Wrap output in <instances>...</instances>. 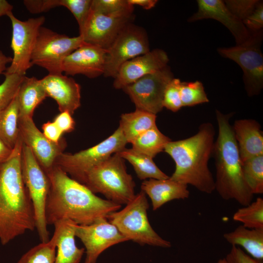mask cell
<instances>
[{
    "label": "cell",
    "mask_w": 263,
    "mask_h": 263,
    "mask_svg": "<svg viewBox=\"0 0 263 263\" xmlns=\"http://www.w3.org/2000/svg\"><path fill=\"white\" fill-rule=\"evenodd\" d=\"M17 97L19 116L33 117L37 107L47 96L40 79L24 76L19 87Z\"/></svg>",
    "instance_id": "d4e9b609"
},
{
    "label": "cell",
    "mask_w": 263,
    "mask_h": 263,
    "mask_svg": "<svg viewBox=\"0 0 263 263\" xmlns=\"http://www.w3.org/2000/svg\"><path fill=\"white\" fill-rule=\"evenodd\" d=\"M22 144L20 137L10 157L0 165V242L2 245L36 228L33 206L21 174Z\"/></svg>",
    "instance_id": "7a4b0ae2"
},
{
    "label": "cell",
    "mask_w": 263,
    "mask_h": 263,
    "mask_svg": "<svg viewBox=\"0 0 263 263\" xmlns=\"http://www.w3.org/2000/svg\"><path fill=\"white\" fill-rule=\"evenodd\" d=\"M106 50L103 75L114 78L122 64L150 51L147 33L141 27L131 22Z\"/></svg>",
    "instance_id": "7c38bea8"
},
{
    "label": "cell",
    "mask_w": 263,
    "mask_h": 263,
    "mask_svg": "<svg viewBox=\"0 0 263 263\" xmlns=\"http://www.w3.org/2000/svg\"><path fill=\"white\" fill-rule=\"evenodd\" d=\"M92 0H60V6L68 9L75 18L81 30L91 11Z\"/></svg>",
    "instance_id": "d590c367"
},
{
    "label": "cell",
    "mask_w": 263,
    "mask_h": 263,
    "mask_svg": "<svg viewBox=\"0 0 263 263\" xmlns=\"http://www.w3.org/2000/svg\"><path fill=\"white\" fill-rule=\"evenodd\" d=\"M224 239L232 245L242 247L252 258L263 260V228H249L243 225L224 234Z\"/></svg>",
    "instance_id": "cb8c5ba5"
},
{
    "label": "cell",
    "mask_w": 263,
    "mask_h": 263,
    "mask_svg": "<svg viewBox=\"0 0 263 263\" xmlns=\"http://www.w3.org/2000/svg\"><path fill=\"white\" fill-rule=\"evenodd\" d=\"M19 119L17 94L9 105L0 113V139L12 150L20 138Z\"/></svg>",
    "instance_id": "83f0119b"
},
{
    "label": "cell",
    "mask_w": 263,
    "mask_h": 263,
    "mask_svg": "<svg viewBox=\"0 0 263 263\" xmlns=\"http://www.w3.org/2000/svg\"><path fill=\"white\" fill-rule=\"evenodd\" d=\"M127 143L119 127L109 137L98 144L75 153H62L55 165L73 179L84 184L86 175L94 167L125 148Z\"/></svg>",
    "instance_id": "52a82bcc"
},
{
    "label": "cell",
    "mask_w": 263,
    "mask_h": 263,
    "mask_svg": "<svg viewBox=\"0 0 263 263\" xmlns=\"http://www.w3.org/2000/svg\"><path fill=\"white\" fill-rule=\"evenodd\" d=\"M198 10L188 19L189 22L211 19L223 24L234 37L236 45L244 41L250 32L243 22L237 18L222 0H198Z\"/></svg>",
    "instance_id": "ffe728a7"
},
{
    "label": "cell",
    "mask_w": 263,
    "mask_h": 263,
    "mask_svg": "<svg viewBox=\"0 0 263 263\" xmlns=\"http://www.w3.org/2000/svg\"><path fill=\"white\" fill-rule=\"evenodd\" d=\"M12 57L5 56L3 52L0 50V75L3 74L6 70V65L9 63H11Z\"/></svg>",
    "instance_id": "7dc6e473"
},
{
    "label": "cell",
    "mask_w": 263,
    "mask_h": 263,
    "mask_svg": "<svg viewBox=\"0 0 263 263\" xmlns=\"http://www.w3.org/2000/svg\"><path fill=\"white\" fill-rule=\"evenodd\" d=\"M43 133L51 141L58 143L62 140V132L54 122L48 121L42 126Z\"/></svg>",
    "instance_id": "7bdbcfd3"
},
{
    "label": "cell",
    "mask_w": 263,
    "mask_h": 263,
    "mask_svg": "<svg viewBox=\"0 0 263 263\" xmlns=\"http://www.w3.org/2000/svg\"><path fill=\"white\" fill-rule=\"evenodd\" d=\"M181 80L173 78L167 85L164 94L163 107L173 112L178 111L183 107L180 96Z\"/></svg>",
    "instance_id": "8d00e7d4"
},
{
    "label": "cell",
    "mask_w": 263,
    "mask_h": 263,
    "mask_svg": "<svg viewBox=\"0 0 263 263\" xmlns=\"http://www.w3.org/2000/svg\"><path fill=\"white\" fill-rule=\"evenodd\" d=\"M133 19V13L104 15L91 9L86 23L79 30V36L84 42L107 50Z\"/></svg>",
    "instance_id": "9a60e30c"
},
{
    "label": "cell",
    "mask_w": 263,
    "mask_h": 263,
    "mask_svg": "<svg viewBox=\"0 0 263 263\" xmlns=\"http://www.w3.org/2000/svg\"><path fill=\"white\" fill-rule=\"evenodd\" d=\"M234 221L249 228H263V199L258 197L239 208L233 214Z\"/></svg>",
    "instance_id": "f546056e"
},
{
    "label": "cell",
    "mask_w": 263,
    "mask_h": 263,
    "mask_svg": "<svg viewBox=\"0 0 263 263\" xmlns=\"http://www.w3.org/2000/svg\"><path fill=\"white\" fill-rule=\"evenodd\" d=\"M232 128L242 163L263 155V133L260 124L256 120H236Z\"/></svg>",
    "instance_id": "44dd1931"
},
{
    "label": "cell",
    "mask_w": 263,
    "mask_h": 263,
    "mask_svg": "<svg viewBox=\"0 0 263 263\" xmlns=\"http://www.w3.org/2000/svg\"><path fill=\"white\" fill-rule=\"evenodd\" d=\"M56 239L54 235L49 241L34 246L19 259L17 263H54Z\"/></svg>",
    "instance_id": "1f68e13d"
},
{
    "label": "cell",
    "mask_w": 263,
    "mask_h": 263,
    "mask_svg": "<svg viewBox=\"0 0 263 263\" xmlns=\"http://www.w3.org/2000/svg\"><path fill=\"white\" fill-rule=\"evenodd\" d=\"M7 16L12 27L11 48L13 57L9 67L3 74H17L25 75L27 71L33 65L31 57L39 29L45 20L44 16L30 18L25 21L17 19L11 13Z\"/></svg>",
    "instance_id": "8fae6325"
},
{
    "label": "cell",
    "mask_w": 263,
    "mask_h": 263,
    "mask_svg": "<svg viewBox=\"0 0 263 263\" xmlns=\"http://www.w3.org/2000/svg\"><path fill=\"white\" fill-rule=\"evenodd\" d=\"M174 78L170 68L148 74L127 85L122 90L129 96L136 109L156 115L163 109L165 89Z\"/></svg>",
    "instance_id": "4fadbf2b"
},
{
    "label": "cell",
    "mask_w": 263,
    "mask_h": 263,
    "mask_svg": "<svg viewBox=\"0 0 263 263\" xmlns=\"http://www.w3.org/2000/svg\"><path fill=\"white\" fill-rule=\"evenodd\" d=\"M70 220L60 221L54 225L56 239V255L54 263H79L84 248L77 246L75 241V226Z\"/></svg>",
    "instance_id": "603a6c76"
},
{
    "label": "cell",
    "mask_w": 263,
    "mask_h": 263,
    "mask_svg": "<svg viewBox=\"0 0 263 263\" xmlns=\"http://www.w3.org/2000/svg\"><path fill=\"white\" fill-rule=\"evenodd\" d=\"M226 263H262L246 254L241 247L232 245V247L225 258Z\"/></svg>",
    "instance_id": "60d3db41"
},
{
    "label": "cell",
    "mask_w": 263,
    "mask_h": 263,
    "mask_svg": "<svg viewBox=\"0 0 263 263\" xmlns=\"http://www.w3.org/2000/svg\"><path fill=\"white\" fill-rule=\"evenodd\" d=\"M180 96L183 107L193 106L209 102L203 84L198 80L181 82Z\"/></svg>",
    "instance_id": "d6a6232c"
},
{
    "label": "cell",
    "mask_w": 263,
    "mask_h": 263,
    "mask_svg": "<svg viewBox=\"0 0 263 263\" xmlns=\"http://www.w3.org/2000/svg\"><path fill=\"white\" fill-rule=\"evenodd\" d=\"M107 50L84 42L64 59L63 72L66 75L82 74L91 78L103 75Z\"/></svg>",
    "instance_id": "ac0fdd59"
},
{
    "label": "cell",
    "mask_w": 263,
    "mask_h": 263,
    "mask_svg": "<svg viewBox=\"0 0 263 263\" xmlns=\"http://www.w3.org/2000/svg\"><path fill=\"white\" fill-rule=\"evenodd\" d=\"M91 9L104 15L133 13L134 6L128 0H92Z\"/></svg>",
    "instance_id": "836d02e7"
},
{
    "label": "cell",
    "mask_w": 263,
    "mask_h": 263,
    "mask_svg": "<svg viewBox=\"0 0 263 263\" xmlns=\"http://www.w3.org/2000/svg\"><path fill=\"white\" fill-rule=\"evenodd\" d=\"M149 208L146 194L141 190L124 208L110 213L107 219L128 241L141 245L170 247L171 243L159 236L150 224Z\"/></svg>",
    "instance_id": "8992f818"
},
{
    "label": "cell",
    "mask_w": 263,
    "mask_h": 263,
    "mask_svg": "<svg viewBox=\"0 0 263 263\" xmlns=\"http://www.w3.org/2000/svg\"><path fill=\"white\" fill-rule=\"evenodd\" d=\"M84 185L93 193L107 200L126 205L135 196V184L127 171L125 159L118 153L94 167L87 173Z\"/></svg>",
    "instance_id": "5b68a950"
},
{
    "label": "cell",
    "mask_w": 263,
    "mask_h": 263,
    "mask_svg": "<svg viewBox=\"0 0 263 263\" xmlns=\"http://www.w3.org/2000/svg\"><path fill=\"white\" fill-rule=\"evenodd\" d=\"M244 180L254 194L263 193V155H259L242 163Z\"/></svg>",
    "instance_id": "4dcf8cb0"
},
{
    "label": "cell",
    "mask_w": 263,
    "mask_h": 263,
    "mask_svg": "<svg viewBox=\"0 0 263 263\" xmlns=\"http://www.w3.org/2000/svg\"><path fill=\"white\" fill-rule=\"evenodd\" d=\"M46 173L50 183L45 207L47 225L66 220L78 225H88L98 219L107 218L110 213L121 207L96 196L56 165Z\"/></svg>",
    "instance_id": "6da1fadb"
},
{
    "label": "cell",
    "mask_w": 263,
    "mask_h": 263,
    "mask_svg": "<svg viewBox=\"0 0 263 263\" xmlns=\"http://www.w3.org/2000/svg\"><path fill=\"white\" fill-rule=\"evenodd\" d=\"M224 2L229 11L242 22L255 10L259 0H226Z\"/></svg>",
    "instance_id": "74e56055"
},
{
    "label": "cell",
    "mask_w": 263,
    "mask_h": 263,
    "mask_svg": "<svg viewBox=\"0 0 263 263\" xmlns=\"http://www.w3.org/2000/svg\"><path fill=\"white\" fill-rule=\"evenodd\" d=\"M19 128L20 137L23 144L31 150L45 172L55 164L58 156L66 146L64 139L58 143L47 139L37 127L33 117L19 116Z\"/></svg>",
    "instance_id": "2e32d148"
},
{
    "label": "cell",
    "mask_w": 263,
    "mask_h": 263,
    "mask_svg": "<svg viewBox=\"0 0 263 263\" xmlns=\"http://www.w3.org/2000/svg\"><path fill=\"white\" fill-rule=\"evenodd\" d=\"M24 76L17 74L5 75L4 80L0 84V113L17 94Z\"/></svg>",
    "instance_id": "e575fe53"
},
{
    "label": "cell",
    "mask_w": 263,
    "mask_h": 263,
    "mask_svg": "<svg viewBox=\"0 0 263 263\" xmlns=\"http://www.w3.org/2000/svg\"><path fill=\"white\" fill-rule=\"evenodd\" d=\"M217 263H226L225 258L221 259L218 260Z\"/></svg>",
    "instance_id": "c3c4849f"
},
{
    "label": "cell",
    "mask_w": 263,
    "mask_h": 263,
    "mask_svg": "<svg viewBox=\"0 0 263 263\" xmlns=\"http://www.w3.org/2000/svg\"><path fill=\"white\" fill-rule=\"evenodd\" d=\"M243 24L250 32L263 30V2L260 0L254 12L243 21Z\"/></svg>",
    "instance_id": "ab89813d"
},
{
    "label": "cell",
    "mask_w": 263,
    "mask_h": 263,
    "mask_svg": "<svg viewBox=\"0 0 263 263\" xmlns=\"http://www.w3.org/2000/svg\"><path fill=\"white\" fill-rule=\"evenodd\" d=\"M40 82L47 97L54 99L60 112L73 115L81 105V87L71 77L60 74H48Z\"/></svg>",
    "instance_id": "d6986e66"
},
{
    "label": "cell",
    "mask_w": 263,
    "mask_h": 263,
    "mask_svg": "<svg viewBox=\"0 0 263 263\" xmlns=\"http://www.w3.org/2000/svg\"><path fill=\"white\" fill-rule=\"evenodd\" d=\"M156 115L136 109L120 116L119 127L127 143H132L147 130L156 126Z\"/></svg>",
    "instance_id": "484cf974"
},
{
    "label": "cell",
    "mask_w": 263,
    "mask_h": 263,
    "mask_svg": "<svg viewBox=\"0 0 263 263\" xmlns=\"http://www.w3.org/2000/svg\"><path fill=\"white\" fill-rule=\"evenodd\" d=\"M215 134L213 125L206 122L200 126L193 136L169 142L164 151L175 164V170L169 178L191 185L205 193L215 191V180L208 166L213 152Z\"/></svg>",
    "instance_id": "3957f363"
},
{
    "label": "cell",
    "mask_w": 263,
    "mask_h": 263,
    "mask_svg": "<svg viewBox=\"0 0 263 263\" xmlns=\"http://www.w3.org/2000/svg\"><path fill=\"white\" fill-rule=\"evenodd\" d=\"M21 170L23 180L31 200L35 216L36 228L41 242L49 240L45 218V207L49 190L48 177L31 150L22 144Z\"/></svg>",
    "instance_id": "9c48e42d"
},
{
    "label": "cell",
    "mask_w": 263,
    "mask_h": 263,
    "mask_svg": "<svg viewBox=\"0 0 263 263\" xmlns=\"http://www.w3.org/2000/svg\"><path fill=\"white\" fill-rule=\"evenodd\" d=\"M171 141L156 126L137 137L132 143V149L153 158L164 151L166 145Z\"/></svg>",
    "instance_id": "f1b7e54d"
},
{
    "label": "cell",
    "mask_w": 263,
    "mask_h": 263,
    "mask_svg": "<svg viewBox=\"0 0 263 263\" xmlns=\"http://www.w3.org/2000/svg\"><path fill=\"white\" fill-rule=\"evenodd\" d=\"M128 2L134 6L137 5L146 10H149L155 6L157 3L156 0H128Z\"/></svg>",
    "instance_id": "f6af8a7d"
},
{
    "label": "cell",
    "mask_w": 263,
    "mask_h": 263,
    "mask_svg": "<svg viewBox=\"0 0 263 263\" xmlns=\"http://www.w3.org/2000/svg\"><path fill=\"white\" fill-rule=\"evenodd\" d=\"M218 134L213 154L216 167L215 190L224 200H234L243 206L252 202L254 194L244 177L238 144L229 120L233 113L216 110Z\"/></svg>",
    "instance_id": "277c9868"
},
{
    "label": "cell",
    "mask_w": 263,
    "mask_h": 263,
    "mask_svg": "<svg viewBox=\"0 0 263 263\" xmlns=\"http://www.w3.org/2000/svg\"><path fill=\"white\" fill-rule=\"evenodd\" d=\"M23 2L28 11L32 14L47 12L60 6V0H24Z\"/></svg>",
    "instance_id": "f35d334b"
},
{
    "label": "cell",
    "mask_w": 263,
    "mask_h": 263,
    "mask_svg": "<svg viewBox=\"0 0 263 263\" xmlns=\"http://www.w3.org/2000/svg\"><path fill=\"white\" fill-rule=\"evenodd\" d=\"M62 133L70 132L74 131L75 127V121L69 113L61 112L57 114L53 121Z\"/></svg>",
    "instance_id": "b9f144b4"
},
{
    "label": "cell",
    "mask_w": 263,
    "mask_h": 263,
    "mask_svg": "<svg viewBox=\"0 0 263 263\" xmlns=\"http://www.w3.org/2000/svg\"><path fill=\"white\" fill-rule=\"evenodd\" d=\"M169 61L168 55L163 50H150L122 64L114 78L113 86L116 89H123L143 76L165 67Z\"/></svg>",
    "instance_id": "e0dca14e"
},
{
    "label": "cell",
    "mask_w": 263,
    "mask_h": 263,
    "mask_svg": "<svg viewBox=\"0 0 263 263\" xmlns=\"http://www.w3.org/2000/svg\"><path fill=\"white\" fill-rule=\"evenodd\" d=\"M117 153L132 166L138 178L140 180L166 179L169 177L157 166L153 158L148 155L132 148H124Z\"/></svg>",
    "instance_id": "4316f807"
},
{
    "label": "cell",
    "mask_w": 263,
    "mask_h": 263,
    "mask_svg": "<svg viewBox=\"0 0 263 263\" xmlns=\"http://www.w3.org/2000/svg\"><path fill=\"white\" fill-rule=\"evenodd\" d=\"M13 6L6 0H0V17L12 13Z\"/></svg>",
    "instance_id": "bcb514c9"
},
{
    "label": "cell",
    "mask_w": 263,
    "mask_h": 263,
    "mask_svg": "<svg viewBox=\"0 0 263 263\" xmlns=\"http://www.w3.org/2000/svg\"><path fill=\"white\" fill-rule=\"evenodd\" d=\"M188 186L169 177L145 180L142 183L141 188L150 197L152 209L156 210L170 201L188 198L189 191Z\"/></svg>",
    "instance_id": "7402d4cb"
},
{
    "label": "cell",
    "mask_w": 263,
    "mask_h": 263,
    "mask_svg": "<svg viewBox=\"0 0 263 263\" xmlns=\"http://www.w3.org/2000/svg\"><path fill=\"white\" fill-rule=\"evenodd\" d=\"M75 236L85 246V263H96L99 256L108 248L129 241L106 218L88 225H76Z\"/></svg>",
    "instance_id": "5bb4252c"
},
{
    "label": "cell",
    "mask_w": 263,
    "mask_h": 263,
    "mask_svg": "<svg viewBox=\"0 0 263 263\" xmlns=\"http://www.w3.org/2000/svg\"><path fill=\"white\" fill-rule=\"evenodd\" d=\"M13 151V150L9 148L0 139V165L8 160Z\"/></svg>",
    "instance_id": "ee69618b"
},
{
    "label": "cell",
    "mask_w": 263,
    "mask_h": 263,
    "mask_svg": "<svg viewBox=\"0 0 263 263\" xmlns=\"http://www.w3.org/2000/svg\"><path fill=\"white\" fill-rule=\"evenodd\" d=\"M263 39L261 30L250 32L249 37L241 44L217 49L221 56L235 61L242 69L244 88L249 96L258 95L263 88Z\"/></svg>",
    "instance_id": "ba28073f"
},
{
    "label": "cell",
    "mask_w": 263,
    "mask_h": 263,
    "mask_svg": "<svg viewBox=\"0 0 263 263\" xmlns=\"http://www.w3.org/2000/svg\"><path fill=\"white\" fill-rule=\"evenodd\" d=\"M84 42L79 35L70 37L41 26L32 53V64L46 69L49 74H62L65 58Z\"/></svg>",
    "instance_id": "30bf717a"
}]
</instances>
